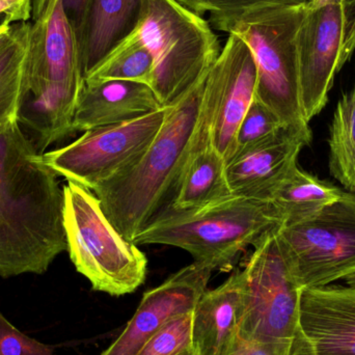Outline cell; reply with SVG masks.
<instances>
[{
	"mask_svg": "<svg viewBox=\"0 0 355 355\" xmlns=\"http://www.w3.org/2000/svg\"><path fill=\"white\" fill-rule=\"evenodd\" d=\"M225 166V160L211 143L210 112L204 92V125L166 209L196 210L233 196Z\"/></svg>",
	"mask_w": 355,
	"mask_h": 355,
	"instance_id": "ac0fdd59",
	"label": "cell"
},
{
	"mask_svg": "<svg viewBox=\"0 0 355 355\" xmlns=\"http://www.w3.org/2000/svg\"><path fill=\"white\" fill-rule=\"evenodd\" d=\"M254 248L243 269L238 337L252 342L290 341L302 331V289L290 270L277 229L263 236Z\"/></svg>",
	"mask_w": 355,
	"mask_h": 355,
	"instance_id": "ba28073f",
	"label": "cell"
},
{
	"mask_svg": "<svg viewBox=\"0 0 355 355\" xmlns=\"http://www.w3.org/2000/svg\"><path fill=\"white\" fill-rule=\"evenodd\" d=\"M64 225L71 261L96 291L133 293L147 277L148 259L108 220L92 190L67 182Z\"/></svg>",
	"mask_w": 355,
	"mask_h": 355,
	"instance_id": "8992f818",
	"label": "cell"
},
{
	"mask_svg": "<svg viewBox=\"0 0 355 355\" xmlns=\"http://www.w3.org/2000/svg\"><path fill=\"white\" fill-rule=\"evenodd\" d=\"M213 271L210 265L194 261L146 292L135 316L101 355H135L172 319L193 312L207 291Z\"/></svg>",
	"mask_w": 355,
	"mask_h": 355,
	"instance_id": "4fadbf2b",
	"label": "cell"
},
{
	"mask_svg": "<svg viewBox=\"0 0 355 355\" xmlns=\"http://www.w3.org/2000/svg\"><path fill=\"white\" fill-rule=\"evenodd\" d=\"M83 77L80 43L67 16L64 0H33L28 92L19 123L35 131L41 149L74 133Z\"/></svg>",
	"mask_w": 355,
	"mask_h": 355,
	"instance_id": "3957f363",
	"label": "cell"
},
{
	"mask_svg": "<svg viewBox=\"0 0 355 355\" xmlns=\"http://www.w3.org/2000/svg\"><path fill=\"white\" fill-rule=\"evenodd\" d=\"M135 31L155 58L150 87L162 107L205 80L223 49L208 20L177 0H144Z\"/></svg>",
	"mask_w": 355,
	"mask_h": 355,
	"instance_id": "5b68a950",
	"label": "cell"
},
{
	"mask_svg": "<svg viewBox=\"0 0 355 355\" xmlns=\"http://www.w3.org/2000/svg\"><path fill=\"white\" fill-rule=\"evenodd\" d=\"M192 312L172 319L135 355H177L191 349Z\"/></svg>",
	"mask_w": 355,
	"mask_h": 355,
	"instance_id": "484cf974",
	"label": "cell"
},
{
	"mask_svg": "<svg viewBox=\"0 0 355 355\" xmlns=\"http://www.w3.org/2000/svg\"><path fill=\"white\" fill-rule=\"evenodd\" d=\"M243 270L219 287L207 290L192 312V355H227L239 333L243 302Z\"/></svg>",
	"mask_w": 355,
	"mask_h": 355,
	"instance_id": "e0dca14e",
	"label": "cell"
},
{
	"mask_svg": "<svg viewBox=\"0 0 355 355\" xmlns=\"http://www.w3.org/2000/svg\"><path fill=\"white\" fill-rule=\"evenodd\" d=\"M154 70L155 58L135 29L85 75L83 83L126 80L150 87Z\"/></svg>",
	"mask_w": 355,
	"mask_h": 355,
	"instance_id": "7402d4cb",
	"label": "cell"
},
{
	"mask_svg": "<svg viewBox=\"0 0 355 355\" xmlns=\"http://www.w3.org/2000/svg\"><path fill=\"white\" fill-rule=\"evenodd\" d=\"M91 1L92 0H64V10H66L67 16L70 19L71 23L76 31L79 43H80L83 27H85V20H87V15L89 12Z\"/></svg>",
	"mask_w": 355,
	"mask_h": 355,
	"instance_id": "f1b7e54d",
	"label": "cell"
},
{
	"mask_svg": "<svg viewBox=\"0 0 355 355\" xmlns=\"http://www.w3.org/2000/svg\"><path fill=\"white\" fill-rule=\"evenodd\" d=\"M300 325L316 355H355V288L327 285L302 290Z\"/></svg>",
	"mask_w": 355,
	"mask_h": 355,
	"instance_id": "9a60e30c",
	"label": "cell"
},
{
	"mask_svg": "<svg viewBox=\"0 0 355 355\" xmlns=\"http://www.w3.org/2000/svg\"><path fill=\"white\" fill-rule=\"evenodd\" d=\"M295 44L302 112L310 123L327 106L336 76L355 51V6L345 0L309 2Z\"/></svg>",
	"mask_w": 355,
	"mask_h": 355,
	"instance_id": "30bf717a",
	"label": "cell"
},
{
	"mask_svg": "<svg viewBox=\"0 0 355 355\" xmlns=\"http://www.w3.org/2000/svg\"><path fill=\"white\" fill-rule=\"evenodd\" d=\"M12 6L20 22H28L31 20L33 0H3Z\"/></svg>",
	"mask_w": 355,
	"mask_h": 355,
	"instance_id": "f546056e",
	"label": "cell"
},
{
	"mask_svg": "<svg viewBox=\"0 0 355 355\" xmlns=\"http://www.w3.org/2000/svg\"><path fill=\"white\" fill-rule=\"evenodd\" d=\"M162 108L153 89L146 83L126 80L83 83L73 130L75 133L129 122Z\"/></svg>",
	"mask_w": 355,
	"mask_h": 355,
	"instance_id": "2e32d148",
	"label": "cell"
},
{
	"mask_svg": "<svg viewBox=\"0 0 355 355\" xmlns=\"http://www.w3.org/2000/svg\"><path fill=\"white\" fill-rule=\"evenodd\" d=\"M168 107L120 124L85 131L70 145L43 154L58 176L94 191L131 166L151 145Z\"/></svg>",
	"mask_w": 355,
	"mask_h": 355,
	"instance_id": "8fae6325",
	"label": "cell"
},
{
	"mask_svg": "<svg viewBox=\"0 0 355 355\" xmlns=\"http://www.w3.org/2000/svg\"><path fill=\"white\" fill-rule=\"evenodd\" d=\"M304 6L244 17L225 33L238 35L256 62V99L287 128L309 126L302 112L295 37Z\"/></svg>",
	"mask_w": 355,
	"mask_h": 355,
	"instance_id": "52a82bcc",
	"label": "cell"
},
{
	"mask_svg": "<svg viewBox=\"0 0 355 355\" xmlns=\"http://www.w3.org/2000/svg\"><path fill=\"white\" fill-rule=\"evenodd\" d=\"M344 190L323 181L296 166L273 192L269 202L272 205L281 225L300 223L343 196Z\"/></svg>",
	"mask_w": 355,
	"mask_h": 355,
	"instance_id": "44dd1931",
	"label": "cell"
},
{
	"mask_svg": "<svg viewBox=\"0 0 355 355\" xmlns=\"http://www.w3.org/2000/svg\"><path fill=\"white\" fill-rule=\"evenodd\" d=\"M327 144L329 173L347 192L355 193V87L338 101Z\"/></svg>",
	"mask_w": 355,
	"mask_h": 355,
	"instance_id": "603a6c76",
	"label": "cell"
},
{
	"mask_svg": "<svg viewBox=\"0 0 355 355\" xmlns=\"http://www.w3.org/2000/svg\"><path fill=\"white\" fill-rule=\"evenodd\" d=\"M29 21L15 23L0 46V133L19 122L28 92Z\"/></svg>",
	"mask_w": 355,
	"mask_h": 355,
	"instance_id": "ffe728a7",
	"label": "cell"
},
{
	"mask_svg": "<svg viewBox=\"0 0 355 355\" xmlns=\"http://www.w3.org/2000/svg\"><path fill=\"white\" fill-rule=\"evenodd\" d=\"M310 126L284 127L272 139L240 154L225 166L232 194L267 200L279 184L298 166L300 152L312 141Z\"/></svg>",
	"mask_w": 355,
	"mask_h": 355,
	"instance_id": "5bb4252c",
	"label": "cell"
},
{
	"mask_svg": "<svg viewBox=\"0 0 355 355\" xmlns=\"http://www.w3.org/2000/svg\"><path fill=\"white\" fill-rule=\"evenodd\" d=\"M12 23L6 18H0V37L10 31Z\"/></svg>",
	"mask_w": 355,
	"mask_h": 355,
	"instance_id": "4dcf8cb0",
	"label": "cell"
},
{
	"mask_svg": "<svg viewBox=\"0 0 355 355\" xmlns=\"http://www.w3.org/2000/svg\"><path fill=\"white\" fill-rule=\"evenodd\" d=\"M177 355H192L191 349L186 350V352H182V354Z\"/></svg>",
	"mask_w": 355,
	"mask_h": 355,
	"instance_id": "d6a6232c",
	"label": "cell"
},
{
	"mask_svg": "<svg viewBox=\"0 0 355 355\" xmlns=\"http://www.w3.org/2000/svg\"><path fill=\"white\" fill-rule=\"evenodd\" d=\"M143 1L92 0L80 40L83 76L135 31Z\"/></svg>",
	"mask_w": 355,
	"mask_h": 355,
	"instance_id": "d6986e66",
	"label": "cell"
},
{
	"mask_svg": "<svg viewBox=\"0 0 355 355\" xmlns=\"http://www.w3.org/2000/svg\"><path fill=\"white\" fill-rule=\"evenodd\" d=\"M6 35V33H4V35H2L1 37H0V46H1L2 42H3L4 35Z\"/></svg>",
	"mask_w": 355,
	"mask_h": 355,
	"instance_id": "e575fe53",
	"label": "cell"
},
{
	"mask_svg": "<svg viewBox=\"0 0 355 355\" xmlns=\"http://www.w3.org/2000/svg\"><path fill=\"white\" fill-rule=\"evenodd\" d=\"M227 355H316L314 346L304 331L290 341L252 342L237 337Z\"/></svg>",
	"mask_w": 355,
	"mask_h": 355,
	"instance_id": "4316f807",
	"label": "cell"
},
{
	"mask_svg": "<svg viewBox=\"0 0 355 355\" xmlns=\"http://www.w3.org/2000/svg\"><path fill=\"white\" fill-rule=\"evenodd\" d=\"M294 279L302 290L355 273V193L344 191L317 214L277 229Z\"/></svg>",
	"mask_w": 355,
	"mask_h": 355,
	"instance_id": "9c48e42d",
	"label": "cell"
},
{
	"mask_svg": "<svg viewBox=\"0 0 355 355\" xmlns=\"http://www.w3.org/2000/svg\"><path fill=\"white\" fill-rule=\"evenodd\" d=\"M206 79L168 107L155 139L129 168L94 189L108 220L132 243L174 198L204 125Z\"/></svg>",
	"mask_w": 355,
	"mask_h": 355,
	"instance_id": "7a4b0ae2",
	"label": "cell"
},
{
	"mask_svg": "<svg viewBox=\"0 0 355 355\" xmlns=\"http://www.w3.org/2000/svg\"><path fill=\"white\" fill-rule=\"evenodd\" d=\"M0 355H55L49 346L27 337L0 313Z\"/></svg>",
	"mask_w": 355,
	"mask_h": 355,
	"instance_id": "83f0119b",
	"label": "cell"
},
{
	"mask_svg": "<svg viewBox=\"0 0 355 355\" xmlns=\"http://www.w3.org/2000/svg\"><path fill=\"white\" fill-rule=\"evenodd\" d=\"M64 250V190L12 123L0 133V277L42 275Z\"/></svg>",
	"mask_w": 355,
	"mask_h": 355,
	"instance_id": "6da1fadb",
	"label": "cell"
},
{
	"mask_svg": "<svg viewBox=\"0 0 355 355\" xmlns=\"http://www.w3.org/2000/svg\"><path fill=\"white\" fill-rule=\"evenodd\" d=\"M347 3L352 4V6H355V0H345Z\"/></svg>",
	"mask_w": 355,
	"mask_h": 355,
	"instance_id": "836d02e7",
	"label": "cell"
},
{
	"mask_svg": "<svg viewBox=\"0 0 355 355\" xmlns=\"http://www.w3.org/2000/svg\"><path fill=\"white\" fill-rule=\"evenodd\" d=\"M257 83L252 51L238 35L229 33L205 83L211 143L225 164L231 159L238 128L256 97Z\"/></svg>",
	"mask_w": 355,
	"mask_h": 355,
	"instance_id": "7c38bea8",
	"label": "cell"
},
{
	"mask_svg": "<svg viewBox=\"0 0 355 355\" xmlns=\"http://www.w3.org/2000/svg\"><path fill=\"white\" fill-rule=\"evenodd\" d=\"M344 281H345L346 286L355 288V273H354V275H349V277H345Z\"/></svg>",
	"mask_w": 355,
	"mask_h": 355,
	"instance_id": "1f68e13d",
	"label": "cell"
},
{
	"mask_svg": "<svg viewBox=\"0 0 355 355\" xmlns=\"http://www.w3.org/2000/svg\"><path fill=\"white\" fill-rule=\"evenodd\" d=\"M283 128L279 119L254 98L238 128L229 162L240 154L272 139Z\"/></svg>",
	"mask_w": 355,
	"mask_h": 355,
	"instance_id": "d4e9b609",
	"label": "cell"
},
{
	"mask_svg": "<svg viewBox=\"0 0 355 355\" xmlns=\"http://www.w3.org/2000/svg\"><path fill=\"white\" fill-rule=\"evenodd\" d=\"M281 225L270 202L233 196L196 210L166 209L137 234L133 243L180 248L196 262L218 270Z\"/></svg>",
	"mask_w": 355,
	"mask_h": 355,
	"instance_id": "277c9868",
	"label": "cell"
},
{
	"mask_svg": "<svg viewBox=\"0 0 355 355\" xmlns=\"http://www.w3.org/2000/svg\"><path fill=\"white\" fill-rule=\"evenodd\" d=\"M198 16L209 15V24L216 31H227L236 21L258 14L300 8L312 0H177Z\"/></svg>",
	"mask_w": 355,
	"mask_h": 355,
	"instance_id": "cb8c5ba5",
	"label": "cell"
}]
</instances>
